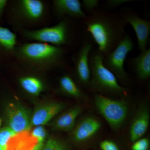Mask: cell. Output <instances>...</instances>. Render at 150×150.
Returning a JSON list of instances; mask_svg holds the SVG:
<instances>
[{
	"label": "cell",
	"instance_id": "4",
	"mask_svg": "<svg viewBox=\"0 0 150 150\" xmlns=\"http://www.w3.org/2000/svg\"><path fill=\"white\" fill-rule=\"evenodd\" d=\"M18 33L25 42H40L63 47L71 45L75 37L72 19L69 17L62 19L52 26L22 30Z\"/></svg>",
	"mask_w": 150,
	"mask_h": 150
},
{
	"label": "cell",
	"instance_id": "28",
	"mask_svg": "<svg viewBox=\"0 0 150 150\" xmlns=\"http://www.w3.org/2000/svg\"><path fill=\"white\" fill-rule=\"evenodd\" d=\"M43 145H44V143H38H38L35 145L32 150H41L42 148H43Z\"/></svg>",
	"mask_w": 150,
	"mask_h": 150
},
{
	"label": "cell",
	"instance_id": "25",
	"mask_svg": "<svg viewBox=\"0 0 150 150\" xmlns=\"http://www.w3.org/2000/svg\"><path fill=\"white\" fill-rule=\"evenodd\" d=\"M100 147L102 150H119L115 143L110 140H105L100 144Z\"/></svg>",
	"mask_w": 150,
	"mask_h": 150
},
{
	"label": "cell",
	"instance_id": "23",
	"mask_svg": "<svg viewBox=\"0 0 150 150\" xmlns=\"http://www.w3.org/2000/svg\"><path fill=\"white\" fill-rule=\"evenodd\" d=\"M150 142L148 138H141L134 142L131 149L132 150H149Z\"/></svg>",
	"mask_w": 150,
	"mask_h": 150
},
{
	"label": "cell",
	"instance_id": "2",
	"mask_svg": "<svg viewBox=\"0 0 150 150\" xmlns=\"http://www.w3.org/2000/svg\"><path fill=\"white\" fill-rule=\"evenodd\" d=\"M8 22L15 33L47 26L51 19V1L46 0L8 1Z\"/></svg>",
	"mask_w": 150,
	"mask_h": 150
},
{
	"label": "cell",
	"instance_id": "24",
	"mask_svg": "<svg viewBox=\"0 0 150 150\" xmlns=\"http://www.w3.org/2000/svg\"><path fill=\"white\" fill-rule=\"evenodd\" d=\"M99 2L98 0H83L81 3L86 10L92 12L97 8Z\"/></svg>",
	"mask_w": 150,
	"mask_h": 150
},
{
	"label": "cell",
	"instance_id": "15",
	"mask_svg": "<svg viewBox=\"0 0 150 150\" xmlns=\"http://www.w3.org/2000/svg\"><path fill=\"white\" fill-rule=\"evenodd\" d=\"M150 123V112L148 105H142L138 108L130 129V139L134 143L146 134Z\"/></svg>",
	"mask_w": 150,
	"mask_h": 150
},
{
	"label": "cell",
	"instance_id": "5",
	"mask_svg": "<svg viewBox=\"0 0 150 150\" xmlns=\"http://www.w3.org/2000/svg\"><path fill=\"white\" fill-rule=\"evenodd\" d=\"M103 58V55L98 51H93L90 54L91 79L89 86L100 94L126 96V88L119 84L115 75L104 66Z\"/></svg>",
	"mask_w": 150,
	"mask_h": 150
},
{
	"label": "cell",
	"instance_id": "29",
	"mask_svg": "<svg viewBox=\"0 0 150 150\" xmlns=\"http://www.w3.org/2000/svg\"><path fill=\"white\" fill-rule=\"evenodd\" d=\"M7 147H4L0 145V150H6Z\"/></svg>",
	"mask_w": 150,
	"mask_h": 150
},
{
	"label": "cell",
	"instance_id": "1",
	"mask_svg": "<svg viewBox=\"0 0 150 150\" xmlns=\"http://www.w3.org/2000/svg\"><path fill=\"white\" fill-rule=\"evenodd\" d=\"M86 32L91 34L103 56L113 51L127 33L126 23L121 15L95 10L82 20Z\"/></svg>",
	"mask_w": 150,
	"mask_h": 150
},
{
	"label": "cell",
	"instance_id": "3",
	"mask_svg": "<svg viewBox=\"0 0 150 150\" xmlns=\"http://www.w3.org/2000/svg\"><path fill=\"white\" fill-rule=\"evenodd\" d=\"M67 49L37 42L18 43L15 59L44 72L65 68L67 65Z\"/></svg>",
	"mask_w": 150,
	"mask_h": 150
},
{
	"label": "cell",
	"instance_id": "7",
	"mask_svg": "<svg viewBox=\"0 0 150 150\" xmlns=\"http://www.w3.org/2000/svg\"><path fill=\"white\" fill-rule=\"evenodd\" d=\"M96 107L114 131L121 129L126 121L129 106L124 100H114L96 94L94 97Z\"/></svg>",
	"mask_w": 150,
	"mask_h": 150
},
{
	"label": "cell",
	"instance_id": "10",
	"mask_svg": "<svg viewBox=\"0 0 150 150\" xmlns=\"http://www.w3.org/2000/svg\"><path fill=\"white\" fill-rule=\"evenodd\" d=\"M92 47L89 42H84L73 58L74 72L79 83L84 86H89L91 79L89 56Z\"/></svg>",
	"mask_w": 150,
	"mask_h": 150
},
{
	"label": "cell",
	"instance_id": "18",
	"mask_svg": "<svg viewBox=\"0 0 150 150\" xmlns=\"http://www.w3.org/2000/svg\"><path fill=\"white\" fill-rule=\"evenodd\" d=\"M59 90L68 96L85 99L86 95L69 74L63 75L59 79Z\"/></svg>",
	"mask_w": 150,
	"mask_h": 150
},
{
	"label": "cell",
	"instance_id": "26",
	"mask_svg": "<svg viewBox=\"0 0 150 150\" xmlns=\"http://www.w3.org/2000/svg\"><path fill=\"white\" fill-rule=\"evenodd\" d=\"M132 1L131 0H108L107 1V5L110 8H114Z\"/></svg>",
	"mask_w": 150,
	"mask_h": 150
},
{
	"label": "cell",
	"instance_id": "8",
	"mask_svg": "<svg viewBox=\"0 0 150 150\" xmlns=\"http://www.w3.org/2000/svg\"><path fill=\"white\" fill-rule=\"evenodd\" d=\"M134 47L131 37L127 34L116 48L103 58L104 66L125 84L129 83V79L128 73L124 69V63L127 55Z\"/></svg>",
	"mask_w": 150,
	"mask_h": 150
},
{
	"label": "cell",
	"instance_id": "30",
	"mask_svg": "<svg viewBox=\"0 0 150 150\" xmlns=\"http://www.w3.org/2000/svg\"><path fill=\"white\" fill-rule=\"evenodd\" d=\"M1 119H0V126H1Z\"/></svg>",
	"mask_w": 150,
	"mask_h": 150
},
{
	"label": "cell",
	"instance_id": "22",
	"mask_svg": "<svg viewBox=\"0 0 150 150\" xmlns=\"http://www.w3.org/2000/svg\"><path fill=\"white\" fill-rule=\"evenodd\" d=\"M30 133L33 137L37 139L38 143H43L47 137V132L43 126H36Z\"/></svg>",
	"mask_w": 150,
	"mask_h": 150
},
{
	"label": "cell",
	"instance_id": "16",
	"mask_svg": "<svg viewBox=\"0 0 150 150\" xmlns=\"http://www.w3.org/2000/svg\"><path fill=\"white\" fill-rule=\"evenodd\" d=\"M83 108L78 105L71 108L60 114L50 123L54 131L71 132L75 126L78 116L82 112Z\"/></svg>",
	"mask_w": 150,
	"mask_h": 150
},
{
	"label": "cell",
	"instance_id": "17",
	"mask_svg": "<svg viewBox=\"0 0 150 150\" xmlns=\"http://www.w3.org/2000/svg\"><path fill=\"white\" fill-rule=\"evenodd\" d=\"M38 143L30 131L18 133L11 138L7 145L6 150H32Z\"/></svg>",
	"mask_w": 150,
	"mask_h": 150
},
{
	"label": "cell",
	"instance_id": "21",
	"mask_svg": "<svg viewBox=\"0 0 150 150\" xmlns=\"http://www.w3.org/2000/svg\"><path fill=\"white\" fill-rule=\"evenodd\" d=\"M17 134L7 126L0 129V145L7 147L10 140Z\"/></svg>",
	"mask_w": 150,
	"mask_h": 150
},
{
	"label": "cell",
	"instance_id": "13",
	"mask_svg": "<svg viewBox=\"0 0 150 150\" xmlns=\"http://www.w3.org/2000/svg\"><path fill=\"white\" fill-rule=\"evenodd\" d=\"M66 105L62 102L51 101L39 105L35 108L31 116V125L43 126L64 109Z\"/></svg>",
	"mask_w": 150,
	"mask_h": 150
},
{
	"label": "cell",
	"instance_id": "19",
	"mask_svg": "<svg viewBox=\"0 0 150 150\" xmlns=\"http://www.w3.org/2000/svg\"><path fill=\"white\" fill-rule=\"evenodd\" d=\"M137 76L140 79L146 80L150 76V49L141 51L139 56L131 59Z\"/></svg>",
	"mask_w": 150,
	"mask_h": 150
},
{
	"label": "cell",
	"instance_id": "6",
	"mask_svg": "<svg viewBox=\"0 0 150 150\" xmlns=\"http://www.w3.org/2000/svg\"><path fill=\"white\" fill-rule=\"evenodd\" d=\"M6 66L16 75L18 86L25 93L38 96L46 91L47 85L43 76L46 72L16 59Z\"/></svg>",
	"mask_w": 150,
	"mask_h": 150
},
{
	"label": "cell",
	"instance_id": "12",
	"mask_svg": "<svg viewBox=\"0 0 150 150\" xmlns=\"http://www.w3.org/2000/svg\"><path fill=\"white\" fill-rule=\"evenodd\" d=\"M51 12L59 20L69 17L83 19L86 16L79 0H53L51 1Z\"/></svg>",
	"mask_w": 150,
	"mask_h": 150
},
{
	"label": "cell",
	"instance_id": "27",
	"mask_svg": "<svg viewBox=\"0 0 150 150\" xmlns=\"http://www.w3.org/2000/svg\"><path fill=\"white\" fill-rule=\"evenodd\" d=\"M8 1L7 0H0V19L6 10Z\"/></svg>",
	"mask_w": 150,
	"mask_h": 150
},
{
	"label": "cell",
	"instance_id": "20",
	"mask_svg": "<svg viewBox=\"0 0 150 150\" xmlns=\"http://www.w3.org/2000/svg\"><path fill=\"white\" fill-rule=\"evenodd\" d=\"M67 144L62 140L50 138L43 145L41 150H69Z\"/></svg>",
	"mask_w": 150,
	"mask_h": 150
},
{
	"label": "cell",
	"instance_id": "9",
	"mask_svg": "<svg viewBox=\"0 0 150 150\" xmlns=\"http://www.w3.org/2000/svg\"><path fill=\"white\" fill-rule=\"evenodd\" d=\"M4 115L7 126L16 133L30 131L32 114L23 105L18 103H10L5 108Z\"/></svg>",
	"mask_w": 150,
	"mask_h": 150
},
{
	"label": "cell",
	"instance_id": "14",
	"mask_svg": "<svg viewBox=\"0 0 150 150\" xmlns=\"http://www.w3.org/2000/svg\"><path fill=\"white\" fill-rule=\"evenodd\" d=\"M101 126V123L97 118L92 116L85 117L71 131L72 138L77 143L86 142L98 132Z\"/></svg>",
	"mask_w": 150,
	"mask_h": 150
},
{
	"label": "cell",
	"instance_id": "11",
	"mask_svg": "<svg viewBox=\"0 0 150 150\" xmlns=\"http://www.w3.org/2000/svg\"><path fill=\"white\" fill-rule=\"evenodd\" d=\"M127 24L131 25L136 33L138 40V48L141 51L147 49L150 33V22L141 18L136 13L126 9L121 15Z\"/></svg>",
	"mask_w": 150,
	"mask_h": 150
}]
</instances>
